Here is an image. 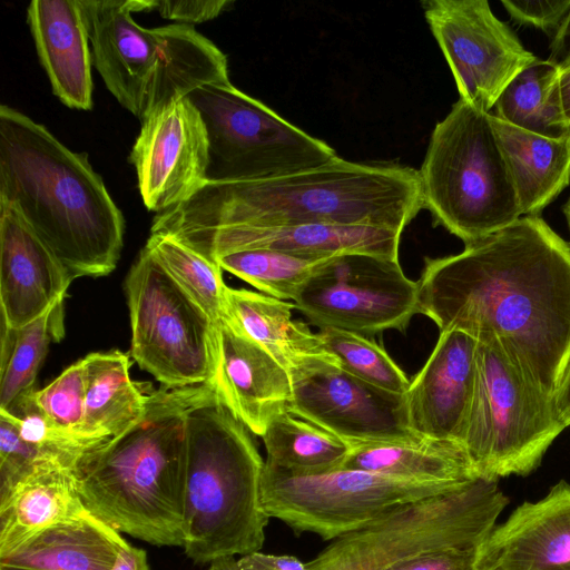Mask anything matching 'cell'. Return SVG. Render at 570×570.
<instances>
[{
	"label": "cell",
	"mask_w": 570,
	"mask_h": 570,
	"mask_svg": "<svg viewBox=\"0 0 570 570\" xmlns=\"http://www.w3.org/2000/svg\"><path fill=\"white\" fill-rule=\"evenodd\" d=\"M145 247L217 326L226 286L220 266L170 236L150 234Z\"/></svg>",
	"instance_id": "obj_33"
},
{
	"label": "cell",
	"mask_w": 570,
	"mask_h": 570,
	"mask_svg": "<svg viewBox=\"0 0 570 570\" xmlns=\"http://www.w3.org/2000/svg\"><path fill=\"white\" fill-rule=\"evenodd\" d=\"M92 65L118 102L141 122L197 88L228 81L226 56L191 24L144 28L132 13L156 0H79Z\"/></svg>",
	"instance_id": "obj_6"
},
{
	"label": "cell",
	"mask_w": 570,
	"mask_h": 570,
	"mask_svg": "<svg viewBox=\"0 0 570 570\" xmlns=\"http://www.w3.org/2000/svg\"><path fill=\"white\" fill-rule=\"evenodd\" d=\"M522 215L537 216L570 183V132L543 137L514 127L490 112Z\"/></svg>",
	"instance_id": "obj_27"
},
{
	"label": "cell",
	"mask_w": 570,
	"mask_h": 570,
	"mask_svg": "<svg viewBox=\"0 0 570 570\" xmlns=\"http://www.w3.org/2000/svg\"><path fill=\"white\" fill-rule=\"evenodd\" d=\"M268 466L293 475H314L337 470L350 446L322 428L289 411L277 416L261 436Z\"/></svg>",
	"instance_id": "obj_30"
},
{
	"label": "cell",
	"mask_w": 570,
	"mask_h": 570,
	"mask_svg": "<svg viewBox=\"0 0 570 570\" xmlns=\"http://www.w3.org/2000/svg\"><path fill=\"white\" fill-rule=\"evenodd\" d=\"M288 411L351 448L417 441L404 394L376 387L341 366H326L293 383Z\"/></svg>",
	"instance_id": "obj_15"
},
{
	"label": "cell",
	"mask_w": 570,
	"mask_h": 570,
	"mask_svg": "<svg viewBox=\"0 0 570 570\" xmlns=\"http://www.w3.org/2000/svg\"><path fill=\"white\" fill-rule=\"evenodd\" d=\"M233 3L229 0H156L155 10L163 18L189 24L212 20Z\"/></svg>",
	"instance_id": "obj_38"
},
{
	"label": "cell",
	"mask_w": 570,
	"mask_h": 570,
	"mask_svg": "<svg viewBox=\"0 0 570 570\" xmlns=\"http://www.w3.org/2000/svg\"><path fill=\"white\" fill-rule=\"evenodd\" d=\"M125 291L130 354L139 367L168 389L212 385L216 326L146 247L128 272Z\"/></svg>",
	"instance_id": "obj_11"
},
{
	"label": "cell",
	"mask_w": 570,
	"mask_h": 570,
	"mask_svg": "<svg viewBox=\"0 0 570 570\" xmlns=\"http://www.w3.org/2000/svg\"><path fill=\"white\" fill-rule=\"evenodd\" d=\"M82 362L86 402L80 438L96 449L140 420L150 389L131 380L129 355L119 350L90 353Z\"/></svg>",
	"instance_id": "obj_26"
},
{
	"label": "cell",
	"mask_w": 570,
	"mask_h": 570,
	"mask_svg": "<svg viewBox=\"0 0 570 570\" xmlns=\"http://www.w3.org/2000/svg\"><path fill=\"white\" fill-rule=\"evenodd\" d=\"M62 304L20 328L1 320L0 409L35 389L39 367L51 340L63 336Z\"/></svg>",
	"instance_id": "obj_31"
},
{
	"label": "cell",
	"mask_w": 570,
	"mask_h": 570,
	"mask_svg": "<svg viewBox=\"0 0 570 570\" xmlns=\"http://www.w3.org/2000/svg\"><path fill=\"white\" fill-rule=\"evenodd\" d=\"M417 173L423 207L465 245L522 217L490 112L461 99L435 125Z\"/></svg>",
	"instance_id": "obj_7"
},
{
	"label": "cell",
	"mask_w": 570,
	"mask_h": 570,
	"mask_svg": "<svg viewBox=\"0 0 570 570\" xmlns=\"http://www.w3.org/2000/svg\"><path fill=\"white\" fill-rule=\"evenodd\" d=\"M129 161L145 206L157 214L203 187L209 166L208 132L188 97L173 100L141 122Z\"/></svg>",
	"instance_id": "obj_16"
},
{
	"label": "cell",
	"mask_w": 570,
	"mask_h": 570,
	"mask_svg": "<svg viewBox=\"0 0 570 570\" xmlns=\"http://www.w3.org/2000/svg\"><path fill=\"white\" fill-rule=\"evenodd\" d=\"M76 472L41 456L7 493L0 495V558L58 522L86 514Z\"/></svg>",
	"instance_id": "obj_24"
},
{
	"label": "cell",
	"mask_w": 570,
	"mask_h": 570,
	"mask_svg": "<svg viewBox=\"0 0 570 570\" xmlns=\"http://www.w3.org/2000/svg\"><path fill=\"white\" fill-rule=\"evenodd\" d=\"M470 482L419 480L354 469L293 475L264 463L261 495L267 515L296 534L309 532L335 540L399 505Z\"/></svg>",
	"instance_id": "obj_12"
},
{
	"label": "cell",
	"mask_w": 570,
	"mask_h": 570,
	"mask_svg": "<svg viewBox=\"0 0 570 570\" xmlns=\"http://www.w3.org/2000/svg\"><path fill=\"white\" fill-rule=\"evenodd\" d=\"M0 570H31V569H24V568H17V567H10V566L0 564Z\"/></svg>",
	"instance_id": "obj_47"
},
{
	"label": "cell",
	"mask_w": 570,
	"mask_h": 570,
	"mask_svg": "<svg viewBox=\"0 0 570 570\" xmlns=\"http://www.w3.org/2000/svg\"><path fill=\"white\" fill-rule=\"evenodd\" d=\"M557 85L562 112L570 126V63L559 68Z\"/></svg>",
	"instance_id": "obj_44"
},
{
	"label": "cell",
	"mask_w": 570,
	"mask_h": 570,
	"mask_svg": "<svg viewBox=\"0 0 570 570\" xmlns=\"http://www.w3.org/2000/svg\"><path fill=\"white\" fill-rule=\"evenodd\" d=\"M294 304L263 293L225 286L224 317L263 347L293 383L326 366H341L317 333L293 320Z\"/></svg>",
	"instance_id": "obj_22"
},
{
	"label": "cell",
	"mask_w": 570,
	"mask_h": 570,
	"mask_svg": "<svg viewBox=\"0 0 570 570\" xmlns=\"http://www.w3.org/2000/svg\"><path fill=\"white\" fill-rule=\"evenodd\" d=\"M263 469L246 426L210 387L186 416L183 548L193 562L262 549L269 520Z\"/></svg>",
	"instance_id": "obj_5"
},
{
	"label": "cell",
	"mask_w": 570,
	"mask_h": 570,
	"mask_svg": "<svg viewBox=\"0 0 570 570\" xmlns=\"http://www.w3.org/2000/svg\"><path fill=\"white\" fill-rule=\"evenodd\" d=\"M325 259L304 257L267 248H248L216 258L222 269L239 277L263 294L295 299L314 271Z\"/></svg>",
	"instance_id": "obj_32"
},
{
	"label": "cell",
	"mask_w": 570,
	"mask_h": 570,
	"mask_svg": "<svg viewBox=\"0 0 570 570\" xmlns=\"http://www.w3.org/2000/svg\"><path fill=\"white\" fill-rule=\"evenodd\" d=\"M120 532L89 511L40 531L0 564L31 570H111L120 547Z\"/></svg>",
	"instance_id": "obj_25"
},
{
	"label": "cell",
	"mask_w": 570,
	"mask_h": 570,
	"mask_svg": "<svg viewBox=\"0 0 570 570\" xmlns=\"http://www.w3.org/2000/svg\"><path fill=\"white\" fill-rule=\"evenodd\" d=\"M27 21L52 92L67 107L92 108V55L79 0H32Z\"/></svg>",
	"instance_id": "obj_23"
},
{
	"label": "cell",
	"mask_w": 570,
	"mask_h": 570,
	"mask_svg": "<svg viewBox=\"0 0 570 570\" xmlns=\"http://www.w3.org/2000/svg\"><path fill=\"white\" fill-rule=\"evenodd\" d=\"M563 430L551 396L500 343L478 341L474 390L460 441L476 475L498 481L530 474Z\"/></svg>",
	"instance_id": "obj_9"
},
{
	"label": "cell",
	"mask_w": 570,
	"mask_h": 570,
	"mask_svg": "<svg viewBox=\"0 0 570 570\" xmlns=\"http://www.w3.org/2000/svg\"><path fill=\"white\" fill-rule=\"evenodd\" d=\"M0 203L11 206L71 281L110 274L125 218L87 153L67 148L43 125L0 106Z\"/></svg>",
	"instance_id": "obj_3"
},
{
	"label": "cell",
	"mask_w": 570,
	"mask_h": 570,
	"mask_svg": "<svg viewBox=\"0 0 570 570\" xmlns=\"http://www.w3.org/2000/svg\"><path fill=\"white\" fill-rule=\"evenodd\" d=\"M548 60L558 68L570 63V12L552 37Z\"/></svg>",
	"instance_id": "obj_42"
},
{
	"label": "cell",
	"mask_w": 570,
	"mask_h": 570,
	"mask_svg": "<svg viewBox=\"0 0 570 570\" xmlns=\"http://www.w3.org/2000/svg\"><path fill=\"white\" fill-rule=\"evenodd\" d=\"M508 503L498 481L479 478L459 489L392 509L333 540L305 567L385 570L430 552L479 548Z\"/></svg>",
	"instance_id": "obj_8"
},
{
	"label": "cell",
	"mask_w": 570,
	"mask_h": 570,
	"mask_svg": "<svg viewBox=\"0 0 570 570\" xmlns=\"http://www.w3.org/2000/svg\"><path fill=\"white\" fill-rule=\"evenodd\" d=\"M242 570H306L305 563L293 556L254 552L238 559Z\"/></svg>",
	"instance_id": "obj_40"
},
{
	"label": "cell",
	"mask_w": 570,
	"mask_h": 570,
	"mask_svg": "<svg viewBox=\"0 0 570 570\" xmlns=\"http://www.w3.org/2000/svg\"><path fill=\"white\" fill-rule=\"evenodd\" d=\"M215 346L212 385L216 395L248 431L262 436L289 409V374L224 316L216 326Z\"/></svg>",
	"instance_id": "obj_19"
},
{
	"label": "cell",
	"mask_w": 570,
	"mask_h": 570,
	"mask_svg": "<svg viewBox=\"0 0 570 570\" xmlns=\"http://www.w3.org/2000/svg\"><path fill=\"white\" fill-rule=\"evenodd\" d=\"M340 469L442 482L479 478L459 444L430 439L354 446Z\"/></svg>",
	"instance_id": "obj_28"
},
{
	"label": "cell",
	"mask_w": 570,
	"mask_h": 570,
	"mask_svg": "<svg viewBox=\"0 0 570 570\" xmlns=\"http://www.w3.org/2000/svg\"><path fill=\"white\" fill-rule=\"evenodd\" d=\"M71 278L16 209L0 203L1 320L20 328L62 304Z\"/></svg>",
	"instance_id": "obj_21"
},
{
	"label": "cell",
	"mask_w": 570,
	"mask_h": 570,
	"mask_svg": "<svg viewBox=\"0 0 570 570\" xmlns=\"http://www.w3.org/2000/svg\"><path fill=\"white\" fill-rule=\"evenodd\" d=\"M402 233L360 225L227 226L170 236L209 261L235 250L267 248L313 258L368 254L399 259Z\"/></svg>",
	"instance_id": "obj_17"
},
{
	"label": "cell",
	"mask_w": 570,
	"mask_h": 570,
	"mask_svg": "<svg viewBox=\"0 0 570 570\" xmlns=\"http://www.w3.org/2000/svg\"><path fill=\"white\" fill-rule=\"evenodd\" d=\"M423 208L417 170L340 157L318 168L242 181H209L155 215L150 234L227 226L360 225L402 233Z\"/></svg>",
	"instance_id": "obj_2"
},
{
	"label": "cell",
	"mask_w": 570,
	"mask_h": 570,
	"mask_svg": "<svg viewBox=\"0 0 570 570\" xmlns=\"http://www.w3.org/2000/svg\"><path fill=\"white\" fill-rule=\"evenodd\" d=\"M33 399L51 426L62 436L89 452L94 450L80 438L86 402L82 358L67 367L46 387L35 390Z\"/></svg>",
	"instance_id": "obj_35"
},
{
	"label": "cell",
	"mask_w": 570,
	"mask_h": 570,
	"mask_svg": "<svg viewBox=\"0 0 570 570\" xmlns=\"http://www.w3.org/2000/svg\"><path fill=\"white\" fill-rule=\"evenodd\" d=\"M208 132L209 181L259 180L309 170L338 156L229 80L206 83L187 96Z\"/></svg>",
	"instance_id": "obj_10"
},
{
	"label": "cell",
	"mask_w": 570,
	"mask_h": 570,
	"mask_svg": "<svg viewBox=\"0 0 570 570\" xmlns=\"http://www.w3.org/2000/svg\"><path fill=\"white\" fill-rule=\"evenodd\" d=\"M475 570H570V484L523 502L476 550Z\"/></svg>",
	"instance_id": "obj_20"
},
{
	"label": "cell",
	"mask_w": 570,
	"mask_h": 570,
	"mask_svg": "<svg viewBox=\"0 0 570 570\" xmlns=\"http://www.w3.org/2000/svg\"><path fill=\"white\" fill-rule=\"evenodd\" d=\"M476 351L478 340L471 335L440 332L404 394L409 425L416 435L460 445L474 390Z\"/></svg>",
	"instance_id": "obj_18"
},
{
	"label": "cell",
	"mask_w": 570,
	"mask_h": 570,
	"mask_svg": "<svg viewBox=\"0 0 570 570\" xmlns=\"http://www.w3.org/2000/svg\"><path fill=\"white\" fill-rule=\"evenodd\" d=\"M40 458L39 451L22 439L16 422L0 411V495L23 478Z\"/></svg>",
	"instance_id": "obj_36"
},
{
	"label": "cell",
	"mask_w": 570,
	"mask_h": 570,
	"mask_svg": "<svg viewBox=\"0 0 570 570\" xmlns=\"http://www.w3.org/2000/svg\"><path fill=\"white\" fill-rule=\"evenodd\" d=\"M551 400L558 421L567 429L570 426V356Z\"/></svg>",
	"instance_id": "obj_41"
},
{
	"label": "cell",
	"mask_w": 570,
	"mask_h": 570,
	"mask_svg": "<svg viewBox=\"0 0 570 570\" xmlns=\"http://www.w3.org/2000/svg\"><path fill=\"white\" fill-rule=\"evenodd\" d=\"M417 283L419 313L440 332L494 337L552 396L570 356V246L542 218L425 258Z\"/></svg>",
	"instance_id": "obj_1"
},
{
	"label": "cell",
	"mask_w": 570,
	"mask_h": 570,
	"mask_svg": "<svg viewBox=\"0 0 570 570\" xmlns=\"http://www.w3.org/2000/svg\"><path fill=\"white\" fill-rule=\"evenodd\" d=\"M501 3L515 21L532 24L552 37L570 12V0H502Z\"/></svg>",
	"instance_id": "obj_37"
},
{
	"label": "cell",
	"mask_w": 570,
	"mask_h": 570,
	"mask_svg": "<svg viewBox=\"0 0 570 570\" xmlns=\"http://www.w3.org/2000/svg\"><path fill=\"white\" fill-rule=\"evenodd\" d=\"M210 387L149 390L140 420L83 456L77 485L94 517L150 544L183 547L186 416Z\"/></svg>",
	"instance_id": "obj_4"
},
{
	"label": "cell",
	"mask_w": 570,
	"mask_h": 570,
	"mask_svg": "<svg viewBox=\"0 0 570 570\" xmlns=\"http://www.w3.org/2000/svg\"><path fill=\"white\" fill-rule=\"evenodd\" d=\"M559 68L537 59L517 75L494 105L499 119L520 129L561 138L570 132L558 94Z\"/></svg>",
	"instance_id": "obj_29"
},
{
	"label": "cell",
	"mask_w": 570,
	"mask_h": 570,
	"mask_svg": "<svg viewBox=\"0 0 570 570\" xmlns=\"http://www.w3.org/2000/svg\"><path fill=\"white\" fill-rule=\"evenodd\" d=\"M422 7L460 99L483 112H491L504 88L538 59L485 0H428Z\"/></svg>",
	"instance_id": "obj_14"
},
{
	"label": "cell",
	"mask_w": 570,
	"mask_h": 570,
	"mask_svg": "<svg viewBox=\"0 0 570 570\" xmlns=\"http://www.w3.org/2000/svg\"><path fill=\"white\" fill-rule=\"evenodd\" d=\"M478 548H456L421 554L385 570H475Z\"/></svg>",
	"instance_id": "obj_39"
},
{
	"label": "cell",
	"mask_w": 570,
	"mask_h": 570,
	"mask_svg": "<svg viewBox=\"0 0 570 570\" xmlns=\"http://www.w3.org/2000/svg\"><path fill=\"white\" fill-rule=\"evenodd\" d=\"M293 304L318 327L404 332L419 313V283L405 276L399 259L344 254L317 266Z\"/></svg>",
	"instance_id": "obj_13"
},
{
	"label": "cell",
	"mask_w": 570,
	"mask_h": 570,
	"mask_svg": "<svg viewBox=\"0 0 570 570\" xmlns=\"http://www.w3.org/2000/svg\"><path fill=\"white\" fill-rule=\"evenodd\" d=\"M111 570H151L144 549L134 547L127 541L120 547Z\"/></svg>",
	"instance_id": "obj_43"
},
{
	"label": "cell",
	"mask_w": 570,
	"mask_h": 570,
	"mask_svg": "<svg viewBox=\"0 0 570 570\" xmlns=\"http://www.w3.org/2000/svg\"><path fill=\"white\" fill-rule=\"evenodd\" d=\"M208 570H242L235 556H225L213 560Z\"/></svg>",
	"instance_id": "obj_45"
},
{
	"label": "cell",
	"mask_w": 570,
	"mask_h": 570,
	"mask_svg": "<svg viewBox=\"0 0 570 570\" xmlns=\"http://www.w3.org/2000/svg\"><path fill=\"white\" fill-rule=\"evenodd\" d=\"M341 367L382 390L405 394L411 381L387 352L364 335L335 327L317 333Z\"/></svg>",
	"instance_id": "obj_34"
},
{
	"label": "cell",
	"mask_w": 570,
	"mask_h": 570,
	"mask_svg": "<svg viewBox=\"0 0 570 570\" xmlns=\"http://www.w3.org/2000/svg\"><path fill=\"white\" fill-rule=\"evenodd\" d=\"M564 214H566L568 226H569V229H570V198H569V200L567 202V204L564 206Z\"/></svg>",
	"instance_id": "obj_46"
}]
</instances>
